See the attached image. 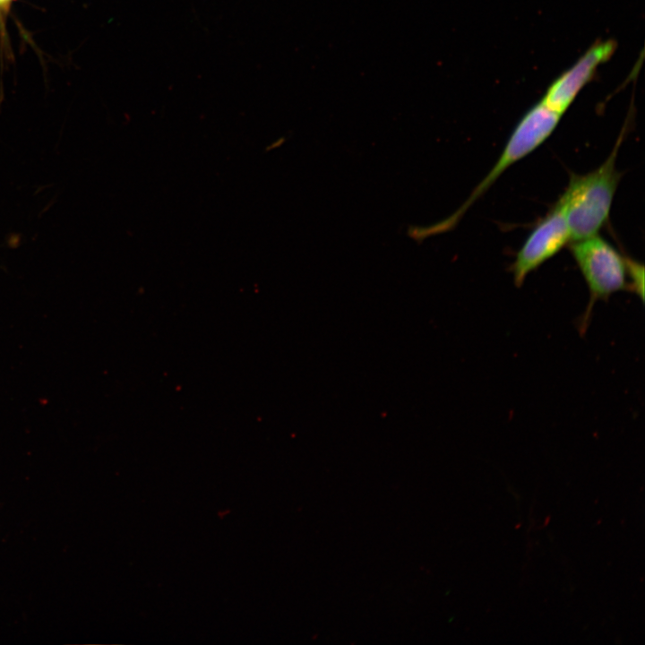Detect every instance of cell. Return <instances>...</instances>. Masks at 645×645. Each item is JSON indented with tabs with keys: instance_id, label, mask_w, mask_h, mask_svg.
Wrapping results in <instances>:
<instances>
[{
	"instance_id": "cell-1",
	"label": "cell",
	"mask_w": 645,
	"mask_h": 645,
	"mask_svg": "<svg viewBox=\"0 0 645 645\" xmlns=\"http://www.w3.org/2000/svg\"><path fill=\"white\" fill-rule=\"evenodd\" d=\"M624 135L623 131L608 158L595 170L572 174L557 201L568 224L571 242L598 235L608 220L621 177L615 161Z\"/></svg>"
},
{
	"instance_id": "cell-2",
	"label": "cell",
	"mask_w": 645,
	"mask_h": 645,
	"mask_svg": "<svg viewBox=\"0 0 645 645\" xmlns=\"http://www.w3.org/2000/svg\"><path fill=\"white\" fill-rule=\"evenodd\" d=\"M570 251L589 291V306L580 327L583 331L597 301L607 300L615 292L630 289L627 258L598 234L572 241Z\"/></svg>"
},
{
	"instance_id": "cell-3",
	"label": "cell",
	"mask_w": 645,
	"mask_h": 645,
	"mask_svg": "<svg viewBox=\"0 0 645 645\" xmlns=\"http://www.w3.org/2000/svg\"><path fill=\"white\" fill-rule=\"evenodd\" d=\"M561 116L542 102L533 106L516 125L501 155L488 174L477 185L468 201L456 213L461 216L466 209L480 197L507 168L544 143L556 128Z\"/></svg>"
},
{
	"instance_id": "cell-4",
	"label": "cell",
	"mask_w": 645,
	"mask_h": 645,
	"mask_svg": "<svg viewBox=\"0 0 645 645\" xmlns=\"http://www.w3.org/2000/svg\"><path fill=\"white\" fill-rule=\"evenodd\" d=\"M568 242H571L568 224L556 202L531 230L515 256L512 265L515 285L520 287L530 272L555 256Z\"/></svg>"
},
{
	"instance_id": "cell-5",
	"label": "cell",
	"mask_w": 645,
	"mask_h": 645,
	"mask_svg": "<svg viewBox=\"0 0 645 645\" xmlns=\"http://www.w3.org/2000/svg\"><path fill=\"white\" fill-rule=\"evenodd\" d=\"M615 47V42L609 39L593 44L549 86L541 102L562 116L580 90L593 78L598 66L611 57Z\"/></svg>"
},
{
	"instance_id": "cell-6",
	"label": "cell",
	"mask_w": 645,
	"mask_h": 645,
	"mask_svg": "<svg viewBox=\"0 0 645 645\" xmlns=\"http://www.w3.org/2000/svg\"><path fill=\"white\" fill-rule=\"evenodd\" d=\"M627 273L630 289L644 300V267L641 263L627 258Z\"/></svg>"
},
{
	"instance_id": "cell-7",
	"label": "cell",
	"mask_w": 645,
	"mask_h": 645,
	"mask_svg": "<svg viewBox=\"0 0 645 645\" xmlns=\"http://www.w3.org/2000/svg\"><path fill=\"white\" fill-rule=\"evenodd\" d=\"M12 0H0V8H5L8 6Z\"/></svg>"
}]
</instances>
